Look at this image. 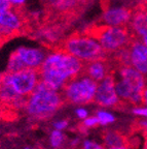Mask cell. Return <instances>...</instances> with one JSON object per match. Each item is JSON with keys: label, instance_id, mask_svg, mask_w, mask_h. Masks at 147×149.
Returning a JSON list of instances; mask_svg holds the SVG:
<instances>
[{"label": "cell", "instance_id": "4dcf8cb0", "mask_svg": "<svg viewBox=\"0 0 147 149\" xmlns=\"http://www.w3.org/2000/svg\"><path fill=\"white\" fill-rule=\"evenodd\" d=\"M42 1H46V0H42Z\"/></svg>", "mask_w": 147, "mask_h": 149}, {"label": "cell", "instance_id": "e0dca14e", "mask_svg": "<svg viewBox=\"0 0 147 149\" xmlns=\"http://www.w3.org/2000/svg\"><path fill=\"white\" fill-rule=\"evenodd\" d=\"M98 124L100 123L97 116H92V117H89V118H84L82 123L79 124V128H80V132H87V128L95 127Z\"/></svg>", "mask_w": 147, "mask_h": 149}, {"label": "cell", "instance_id": "5b68a950", "mask_svg": "<svg viewBox=\"0 0 147 149\" xmlns=\"http://www.w3.org/2000/svg\"><path fill=\"white\" fill-rule=\"evenodd\" d=\"M97 83L92 78L79 74L78 77L68 81L62 88V95L65 102L72 105H87L94 102Z\"/></svg>", "mask_w": 147, "mask_h": 149}, {"label": "cell", "instance_id": "ac0fdd59", "mask_svg": "<svg viewBox=\"0 0 147 149\" xmlns=\"http://www.w3.org/2000/svg\"><path fill=\"white\" fill-rule=\"evenodd\" d=\"M81 149H105L98 143L94 141H84L81 145Z\"/></svg>", "mask_w": 147, "mask_h": 149}, {"label": "cell", "instance_id": "8fae6325", "mask_svg": "<svg viewBox=\"0 0 147 149\" xmlns=\"http://www.w3.org/2000/svg\"><path fill=\"white\" fill-rule=\"evenodd\" d=\"M115 72H118V76L120 79L126 81L130 86L137 92H143L147 84V79L144 74H141L139 70L134 68L132 65H126V66H120L116 68Z\"/></svg>", "mask_w": 147, "mask_h": 149}, {"label": "cell", "instance_id": "ba28073f", "mask_svg": "<svg viewBox=\"0 0 147 149\" xmlns=\"http://www.w3.org/2000/svg\"><path fill=\"white\" fill-rule=\"evenodd\" d=\"M100 23L110 26H129L131 22L133 8L130 6H109L104 7Z\"/></svg>", "mask_w": 147, "mask_h": 149}, {"label": "cell", "instance_id": "30bf717a", "mask_svg": "<svg viewBox=\"0 0 147 149\" xmlns=\"http://www.w3.org/2000/svg\"><path fill=\"white\" fill-rule=\"evenodd\" d=\"M129 51L131 65L141 74L147 76V48L141 40V37H134L129 45Z\"/></svg>", "mask_w": 147, "mask_h": 149}, {"label": "cell", "instance_id": "f546056e", "mask_svg": "<svg viewBox=\"0 0 147 149\" xmlns=\"http://www.w3.org/2000/svg\"><path fill=\"white\" fill-rule=\"evenodd\" d=\"M25 149H30V148H28V147H27V148H25Z\"/></svg>", "mask_w": 147, "mask_h": 149}, {"label": "cell", "instance_id": "7402d4cb", "mask_svg": "<svg viewBox=\"0 0 147 149\" xmlns=\"http://www.w3.org/2000/svg\"><path fill=\"white\" fill-rule=\"evenodd\" d=\"M54 126L56 127V130H62L64 128H66L68 126V121L67 120H61V121H57L54 123Z\"/></svg>", "mask_w": 147, "mask_h": 149}, {"label": "cell", "instance_id": "9a60e30c", "mask_svg": "<svg viewBox=\"0 0 147 149\" xmlns=\"http://www.w3.org/2000/svg\"><path fill=\"white\" fill-rule=\"evenodd\" d=\"M64 135L61 133V130H56L54 132H52L51 134V145L54 147L55 149H59L64 143Z\"/></svg>", "mask_w": 147, "mask_h": 149}, {"label": "cell", "instance_id": "7a4b0ae2", "mask_svg": "<svg viewBox=\"0 0 147 149\" xmlns=\"http://www.w3.org/2000/svg\"><path fill=\"white\" fill-rule=\"evenodd\" d=\"M64 104L62 93L39 81L33 92L28 96L25 109L31 118L45 120L53 116Z\"/></svg>", "mask_w": 147, "mask_h": 149}, {"label": "cell", "instance_id": "d4e9b609", "mask_svg": "<svg viewBox=\"0 0 147 149\" xmlns=\"http://www.w3.org/2000/svg\"><path fill=\"white\" fill-rule=\"evenodd\" d=\"M142 104L147 107V87H145V89L143 90V100H142Z\"/></svg>", "mask_w": 147, "mask_h": 149}, {"label": "cell", "instance_id": "484cf974", "mask_svg": "<svg viewBox=\"0 0 147 149\" xmlns=\"http://www.w3.org/2000/svg\"><path fill=\"white\" fill-rule=\"evenodd\" d=\"M141 40H142L143 44H144L145 46H146V48H147V33L143 35V36H141Z\"/></svg>", "mask_w": 147, "mask_h": 149}, {"label": "cell", "instance_id": "603a6c76", "mask_svg": "<svg viewBox=\"0 0 147 149\" xmlns=\"http://www.w3.org/2000/svg\"><path fill=\"white\" fill-rule=\"evenodd\" d=\"M75 113L78 118H80V119H84L87 117V111L85 109H82V108H78Z\"/></svg>", "mask_w": 147, "mask_h": 149}, {"label": "cell", "instance_id": "44dd1931", "mask_svg": "<svg viewBox=\"0 0 147 149\" xmlns=\"http://www.w3.org/2000/svg\"><path fill=\"white\" fill-rule=\"evenodd\" d=\"M9 40H12V36L7 34L2 28H0V47L2 46V45H4Z\"/></svg>", "mask_w": 147, "mask_h": 149}, {"label": "cell", "instance_id": "9c48e42d", "mask_svg": "<svg viewBox=\"0 0 147 149\" xmlns=\"http://www.w3.org/2000/svg\"><path fill=\"white\" fill-rule=\"evenodd\" d=\"M115 70V68L113 66L109 54L106 58L95 59L91 61H84L83 62L82 74L84 76L92 78L96 82H100L107 77L109 74L113 72Z\"/></svg>", "mask_w": 147, "mask_h": 149}, {"label": "cell", "instance_id": "f1b7e54d", "mask_svg": "<svg viewBox=\"0 0 147 149\" xmlns=\"http://www.w3.org/2000/svg\"><path fill=\"white\" fill-rule=\"evenodd\" d=\"M1 80H2V74H0V84H1Z\"/></svg>", "mask_w": 147, "mask_h": 149}, {"label": "cell", "instance_id": "d6986e66", "mask_svg": "<svg viewBox=\"0 0 147 149\" xmlns=\"http://www.w3.org/2000/svg\"><path fill=\"white\" fill-rule=\"evenodd\" d=\"M12 8V4L10 0H0V13L6 12Z\"/></svg>", "mask_w": 147, "mask_h": 149}, {"label": "cell", "instance_id": "8992f818", "mask_svg": "<svg viewBox=\"0 0 147 149\" xmlns=\"http://www.w3.org/2000/svg\"><path fill=\"white\" fill-rule=\"evenodd\" d=\"M2 79L8 82L14 91L22 96L30 95L40 81L39 70L35 68H25L14 72H5L2 74Z\"/></svg>", "mask_w": 147, "mask_h": 149}, {"label": "cell", "instance_id": "5bb4252c", "mask_svg": "<svg viewBox=\"0 0 147 149\" xmlns=\"http://www.w3.org/2000/svg\"><path fill=\"white\" fill-rule=\"evenodd\" d=\"M25 68H26V66L24 65V63L22 62L21 58L19 57L16 52L14 51L12 54H10V56H9L6 72H19V70H25Z\"/></svg>", "mask_w": 147, "mask_h": 149}, {"label": "cell", "instance_id": "83f0119b", "mask_svg": "<svg viewBox=\"0 0 147 149\" xmlns=\"http://www.w3.org/2000/svg\"><path fill=\"white\" fill-rule=\"evenodd\" d=\"M108 149H130L128 147H112V148H108Z\"/></svg>", "mask_w": 147, "mask_h": 149}, {"label": "cell", "instance_id": "4316f807", "mask_svg": "<svg viewBox=\"0 0 147 149\" xmlns=\"http://www.w3.org/2000/svg\"><path fill=\"white\" fill-rule=\"evenodd\" d=\"M144 137H145V140H144V146H143V149H147V134H144Z\"/></svg>", "mask_w": 147, "mask_h": 149}, {"label": "cell", "instance_id": "cb8c5ba5", "mask_svg": "<svg viewBox=\"0 0 147 149\" xmlns=\"http://www.w3.org/2000/svg\"><path fill=\"white\" fill-rule=\"evenodd\" d=\"M25 1L26 0H10L12 6H22V5H24Z\"/></svg>", "mask_w": 147, "mask_h": 149}, {"label": "cell", "instance_id": "ffe728a7", "mask_svg": "<svg viewBox=\"0 0 147 149\" xmlns=\"http://www.w3.org/2000/svg\"><path fill=\"white\" fill-rule=\"evenodd\" d=\"M133 113L135 115H138V116L147 117V107L145 106L144 108H142V107H139V106H137V107L134 108Z\"/></svg>", "mask_w": 147, "mask_h": 149}, {"label": "cell", "instance_id": "277c9868", "mask_svg": "<svg viewBox=\"0 0 147 149\" xmlns=\"http://www.w3.org/2000/svg\"><path fill=\"white\" fill-rule=\"evenodd\" d=\"M52 51H63L75 56L81 61H91L95 59L106 58L108 54L95 38L84 32H73L64 37Z\"/></svg>", "mask_w": 147, "mask_h": 149}, {"label": "cell", "instance_id": "6da1fadb", "mask_svg": "<svg viewBox=\"0 0 147 149\" xmlns=\"http://www.w3.org/2000/svg\"><path fill=\"white\" fill-rule=\"evenodd\" d=\"M83 62L63 51H53L39 68L40 81L55 90H62L65 84L82 74Z\"/></svg>", "mask_w": 147, "mask_h": 149}, {"label": "cell", "instance_id": "52a82bcc", "mask_svg": "<svg viewBox=\"0 0 147 149\" xmlns=\"http://www.w3.org/2000/svg\"><path fill=\"white\" fill-rule=\"evenodd\" d=\"M115 72V70H114ZM114 72L109 74L99 82L97 86L94 102L97 105L104 108H115L122 109L126 102H122L115 90V76Z\"/></svg>", "mask_w": 147, "mask_h": 149}, {"label": "cell", "instance_id": "7c38bea8", "mask_svg": "<svg viewBox=\"0 0 147 149\" xmlns=\"http://www.w3.org/2000/svg\"><path fill=\"white\" fill-rule=\"evenodd\" d=\"M16 54L21 58L22 62L26 68H35L39 70L46 57V53L42 49L38 48H29V47H20L16 50Z\"/></svg>", "mask_w": 147, "mask_h": 149}, {"label": "cell", "instance_id": "4fadbf2b", "mask_svg": "<svg viewBox=\"0 0 147 149\" xmlns=\"http://www.w3.org/2000/svg\"><path fill=\"white\" fill-rule=\"evenodd\" d=\"M102 139L105 146L108 148L112 147H128L131 148V143L124 133L115 130H107L102 133Z\"/></svg>", "mask_w": 147, "mask_h": 149}, {"label": "cell", "instance_id": "2e32d148", "mask_svg": "<svg viewBox=\"0 0 147 149\" xmlns=\"http://www.w3.org/2000/svg\"><path fill=\"white\" fill-rule=\"evenodd\" d=\"M97 118L99 120V123L102 125H107L109 123L114 122L115 118L111 113L106 111H98L97 112Z\"/></svg>", "mask_w": 147, "mask_h": 149}, {"label": "cell", "instance_id": "3957f363", "mask_svg": "<svg viewBox=\"0 0 147 149\" xmlns=\"http://www.w3.org/2000/svg\"><path fill=\"white\" fill-rule=\"evenodd\" d=\"M82 32L98 40L107 54L129 47L132 40L137 36L130 26H110L98 21L85 27Z\"/></svg>", "mask_w": 147, "mask_h": 149}]
</instances>
